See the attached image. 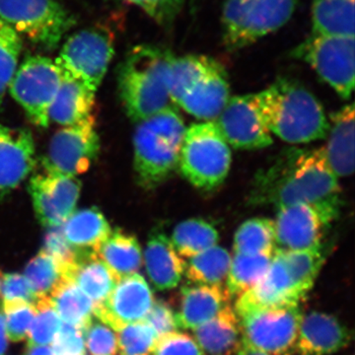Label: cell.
Returning a JSON list of instances; mask_svg holds the SVG:
<instances>
[{
	"instance_id": "c3c4849f",
	"label": "cell",
	"mask_w": 355,
	"mask_h": 355,
	"mask_svg": "<svg viewBox=\"0 0 355 355\" xmlns=\"http://www.w3.org/2000/svg\"><path fill=\"white\" fill-rule=\"evenodd\" d=\"M144 321L156 331L159 338L176 331L178 329L176 313L164 301H154L153 308Z\"/></svg>"
},
{
	"instance_id": "f1b7e54d",
	"label": "cell",
	"mask_w": 355,
	"mask_h": 355,
	"mask_svg": "<svg viewBox=\"0 0 355 355\" xmlns=\"http://www.w3.org/2000/svg\"><path fill=\"white\" fill-rule=\"evenodd\" d=\"M50 299L58 317L65 324L80 329L84 333L92 323L94 304L73 280L64 277L51 292Z\"/></svg>"
},
{
	"instance_id": "b9f144b4",
	"label": "cell",
	"mask_w": 355,
	"mask_h": 355,
	"mask_svg": "<svg viewBox=\"0 0 355 355\" xmlns=\"http://www.w3.org/2000/svg\"><path fill=\"white\" fill-rule=\"evenodd\" d=\"M46 254H50L60 268H62L64 277L71 270L72 266L76 263L78 252L73 247L70 246L69 242L64 238L62 233V226L49 228L44 240V248L43 250Z\"/></svg>"
},
{
	"instance_id": "9a60e30c",
	"label": "cell",
	"mask_w": 355,
	"mask_h": 355,
	"mask_svg": "<svg viewBox=\"0 0 355 355\" xmlns=\"http://www.w3.org/2000/svg\"><path fill=\"white\" fill-rule=\"evenodd\" d=\"M37 219L46 228L62 226L76 211L81 193L76 177L35 175L28 186Z\"/></svg>"
},
{
	"instance_id": "5b68a950",
	"label": "cell",
	"mask_w": 355,
	"mask_h": 355,
	"mask_svg": "<svg viewBox=\"0 0 355 355\" xmlns=\"http://www.w3.org/2000/svg\"><path fill=\"white\" fill-rule=\"evenodd\" d=\"M232 153L214 121L193 123L186 128L178 168L195 188L214 191L227 178Z\"/></svg>"
},
{
	"instance_id": "bcb514c9",
	"label": "cell",
	"mask_w": 355,
	"mask_h": 355,
	"mask_svg": "<svg viewBox=\"0 0 355 355\" xmlns=\"http://www.w3.org/2000/svg\"><path fill=\"white\" fill-rule=\"evenodd\" d=\"M51 349L55 355H85L83 331L64 324L53 340Z\"/></svg>"
},
{
	"instance_id": "3957f363",
	"label": "cell",
	"mask_w": 355,
	"mask_h": 355,
	"mask_svg": "<svg viewBox=\"0 0 355 355\" xmlns=\"http://www.w3.org/2000/svg\"><path fill=\"white\" fill-rule=\"evenodd\" d=\"M174 53L153 44H139L118 69V89L128 118L139 123L171 106L168 73Z\"/></svg>"
},
{
	"instance_id": "44dd1931",
	"label": "cell",
	"mask_w": 355,
	"mask_h": 355,
	"mask_svg": "<svg viewBox=\"0 0 355 355\" xmlns=\"http://www.w3.org/2000/svg\"><path fill=\"white\" fill-rule=\"evenodd\" d=\"M230 299L223 287L187 284L181 289V305L176 313L178 328L195 330L214 319L229 305Z\"/></svg>"
},
{
	"instance_id": "ab89813d",
	"label": "cell",
	"mask_w": 355,
	"mask_h": 355,
	"mask_svg": "<svg viewBox=\"0 0 355 355\" xmlns=\"http://www.w3.org/2000/svg\"><path fill=\"white\" fill-rule=\"evenodd\" d=\"M121 355H150L159 336L146 321L128 324L116 331Z\"/></svg>"
},
{
	"instance_id": "60d3db41",
	"label": "cell",
	"mask_w": 355,
	"mask_h": 355,
	"mask_svg": "<svg viewBox=\"0 0 355 355\" xmlns=\"http://www.w3.org/2000/svg\"><path fill=\"white\" fill-rule=\"evenodd\" d=\"M3 310L6 315L4 321L7 338L12 342L24 340L36 316L34 304L27 302H3Z\"/></svg>"
},
{
	"instance_id": "681fc988",
	"label": "cell",
	"mask_w": 355,
	"mask_h": 355,
	"mask_svg": "<svg viewBox=\"0 0 355 355\" xmlns=\"http://www.w3.org/2000/svg\"><path fill=\"white\" fill-rule=\"evenodd\" d=\"M7 336L6 331V321L0 313V355L6 354L7 347Z\"/></svg>"
},
{
	"instance_id": "cb8c5ba5",
	"label": "cell",
	"mask_w": 355,
	"mask_h": 355,
	"mask_svg": "<svg viewBox=\"0 0 355 355\" xmlns=\"http://www.w3.org/2000/svg\"><path fill=\"white\" fill-rule=\"evenodd\" d=\"M205 355H235L241 345V328L234 309L226 306L207 323L193 330Z\"/></svg>"
},
{
	"instance_id": "f907efd6",
	"label": "cell",
	"mask_w": 355,
	"mask_h": 355,
	"mask_svg": "<svg viewBox=\"0 0 355 355\" xmlns=\"http://www.w3.org/2000/svg\"><path fill=\"white\" fill-rule=\"evenodd\" d=\"M235 355H275L270 354H266V352H261V350H257L251 349V347H247V345H240L239 349L236 352Z\"/></svg>"
},
{
	"instance_id": "ffe728a7",
	"label": "cell",
	"mask_w": 355,
	"mask_h": 355,
	"mask_svg": "<svg viewBox=\"0 0 355 355\" xmlns=\"http://www.w3.org/2000/svg\"><path fill=\"white\" fill-rule=\"evenodd\" d=\"M229 99L227 73L223 65L219 64L193 84L177 105L198 120L214 121Z\"/></svg>"
},
{
	"instance_id": "5bb4252c",
	"label": "cell",
	"mask_w": 355,
	"mask_h": 355,
	"mask_svg": "<svg viewBox=\"0 0 355 355\" xmlns=\"http://www.w3.org/2000/svg\"><path fill=\"white\" fill-rule=\"evenodd\" d=\"M214 123L233 148L257 150L272 144V135L266 127L254 94L230 97Z\"/></svg>"
},
{
	"instance_id": "e575fe53",
	"label": "cell",
	"mask_w": 355,
	"mask_h": 355,
	"mask_svg": "<svg viewBox=\"0 0 355 355\" xmlns=\"http://www.w3.org/2000/svg\"><path fill=\"white\" fill-rule=\"evenodd\" d=\"M233 249L235 254L247 256L272 254L275 251V223L266 217L245 221L236 231Z\"/></svg>"
},
{
	"instance_id": "8992f818",
	"label": "cell",
	"mask_w": 355,
	"mask_h": 355,
	"mask_svg": "<svg viewBox=\"0 0 355 355\" xmlns=\"http://www.w3.org/2000/svg\"><path fill=\"white\" fill-rule=\"evenodd\" d=\"M299 0H224L222 39L228 51L247 48L291 19Z\"/></svg>"
},
{
	"instance_id": "ba28073f",
	"label": "cell",
	"mask_w": 355,
	"mask_h": 355,
	"mask_svg": "<svg viewBox=\"0 0 355 355\" xmlns=\"http://www.w3.org/2000/svg\"><path fill=\"white\" fill-rule=\"evenodd\" d=\"M340 200L298 203L277 209L275 250L305 251L322 249L327 230L340 214Z\"/></svg>"
},
{
	"instance_id": "7dc6e473",
	"label": "cell",
	"mask_w": 355,
	"mask_h": 355,
	"mask_svg": "<svg viewBox=\"0 0 355 355\" xmlns=\"http://www.w3.org/2000/svg\"><path fill=\"white\" fill-rule=\"evenodd\" d=\"M3 302H27L34 304L37 298L29 282L16 273L6 275L1 284Z\"/></svg>"
},
{
	"instance_id": "30bf717a",
	"label": "cell",
	"mask_w": 355,
	"mask_h": 355,
	"mask_svg": "<svg viewBox=\"0 0 355 355\" xmlns=\"http://www.w3.org/2000/svg\"><path fill=\"white\" fill-rule=\"evenodd\" d=\"M62 69L51 58L34 55L25 58L8 87L13 99L24 109L29 120L48 128L49 111L62 79Z\"/></svg>"
},
{
	"instance_id": "7a4b0ae2",
	"label": "cell",
	"mask_w": 355,
	"mask_h": 355,
	"mask_svg": "<svg viewBox=\"0 0 355 355\" xmlns=\"http://www.w3.org/2000/svg\"><path fill=\"white\" fill-rule=\"evenodd\" d=\"M254 96L270 133L287 144H309L328 135L323 106L299 81L282 77Z\"/></svg>"
},
{
	"instance_id": "4fadbf2b",
	"label": "cell",
	"mask_w": 355,
	"mask_h": 355,
	"mask_svg": "<svg viewBox=\"0 0 355 355\" xmlns=\"http://www.w3.org/2000/svg\"><path fill=\"white\" fill-rule=\"evenodd\" d=\"M99 151V135L91 114L55 133L42 163L49 174L76 177L88 171Z\"/></svg>"
},
{
	"instance_id": "1f68e13d",
	"label": "cell",
	"mask_w": 355,
	"mask_h": 355,
	"mask_svg": "<svg viewBox=\"0 0 355 355\" xmlns=\"http://www.w3.org/2000/svg\"><path fill=\"white\" fill-rule=\"evenodd\" d=\"M219 64L207 55H174L168 73V91L172 105H177L193 84Z\"/></svg>"
},
{
	"instance_id": "7402d4cb",
	"label": "cell",
	"mask_w": 355,
	"mask_h": 355,
	"mask_svg": "<svg viewBox=\"0 0 355 355\" xmlns=\"http://www.w3.org/2000/svg\"><path fill=\"white\" fill-rule=\"evenodd\" d=\"M144 261L147 275L157 291H169L181 282L186 261L177 253L171 240L155 229L147 241Z\"/></svg>"
},
{
	"instance_id": "2e32d148",
	"label": "cell",
	"mask_w": 355,
	"mask_h": 355,
	"mask_svg": "<svg viewBox=\"0 0 355 355\" xmlns=\"http://www.w3.org/2000/svg\"><path fill=\"white\" fill-rule=\"evenodd\" d=\"M153 303V293L146 280L133 273L119 280L108 298L94 307V316L119 331L128 324L144 321Z\"/></svg>"
},
{
	"instance_id": "8fae6325",
	"label": "cell",
	"mask_w": 355,
	"mask_h": 355,
	"mask_svg": "<svg viewBox=\"0 0 355 355\" xmlns=\"http://www.w3.org/2000/svg\"><path fill=\"white\" fill-rule=\"evenodd\" d=\"M114 53L111 32L92 27L70 36L55 62L70 76L96 92L106 76Z\"/></svg>"
},
{
	"instance_id": "4dcf8cb0",
	"label": "cell",
	"mask_w": 355,
	"mask_h": 355,
	"mask_svg": "<svg viewBox=\"0 0 355 355\" xmlns=\"http://www.w3.org/2000/svg\"><path fill=\"white\" fill-rule=\"evenodd\" d=\"M232 256L224 248L216 246L189 259L184 275L190 284L220 286L226 284Z\"/></svg>"
},
{
	"instance_id": "f546056e",
	"label": "cell",
	"mask_w": 355,
	"mask_h": 355,
	"mask_svg": "<svg viewBox=\"0 0 355 355\" xmlns=\"http://www.w3.org/2000/svg\"><path fill=\"white\" fill-rule=\"evenodd\" d=\"M354 0H313L312 33L354 37Z\"/></svg>"
},
{
	"instance_id": "f5cc1de1",
	"label": "cell",
	"mask_w": 355,
	"mask_h": 355,
	"mask_svg": "<svg viewBox=\"0 0 355 355\" xmlns=\"http://www.w3.org/2000/svg\"><path fill=\"white\" fill-rule=\"evenodd\" d=\"M0 289H1V277H0Z\"/></svg>"
},
{
	"instance_id": "8d00e7d4",
	"label": "cell",
	"mask_w": 355,
	"mask_h": 355,
	"mask_svg": "<svg viewBox=\"0 0 355 355\" xmlns=\"http://www.w3.org/2000/svg\"><path fill=\"white\" fill-rule=\"evenodd\" d=\"M25 277L29 282L37 299L50 298L51 292L64 279V273L50 254L41 251L28 263Z\"/></svg>"
},
{
	"instance_id": "f6af8a7d",
	"label": "cell",
	"mask_w": 355,
	"mask_h": 355,
	"mask_svg": "<svg viewBox=\"0 0 355 355\" xmlns=\"http://www.w3.org/2000/svg\"><path fill=\"white\" fill-rule=\"evenodd\" d=\"M141 8L159 24H171L179 14L184 0H125Z\"/></svg>"
},
{
	"instance_id": "d4e9b609",
	"label": "cell",
	"mask_w": 355,
	"mask_h": 355,
	"mask_svg": "<svg viewBox=\"0 0 355 355\" xmlns=\"http://www.w3.org/2000/svg\"><path fill=\"white\" fill-rule=\"evenodd\" d=\"M62 79L49 111V121L69 127L91 116L95 92L62 70Z\"/></svg>"
},
{
	"instance_id": "6da1fadb",
	"label": "cell",
	"mask_w": 355,
	"mask_h": 355,
	"mask_svg": "<svg viewBox=\"0 0 355 355\" xmlns=\"http://www.w3.org/2000/svg\"><path fill=\"white\" fill-rule=\"evenodd\" d=\"M338 178L331 171L323 149H286L257 173L248 196L253 207L277 209L298 203L340 200Z\"/></svg>"
},
{
	"instance_id": "7bdbcfd3",
	"label": "cell",
	"mask_w": 355,
	"mask_h": 355,
	"mask_svg": "<svg viewBox=\"0 0 355 355\" xmlns=\"http://www.w3.org/2000/svg\"><path fill=\"white\" fill-rule=\"evenodd\" d=\"M153 355H205L193 336L181 331L161 336L154 347Z\"/></svg>"
},
{
	"instance_id": "52a82bcc",
	"label": "cell",
	"mask_w": 355,
	"mask_h": 355,
	"mask_svg": "<svg viewBox=\"0 0 355 355\" xmlns=\"http://www.w3.org/2000/svg\"><path fill=\"white\" fill-rule=\"evenodd\" d=\"M354 37L311 33L291 55L309 64L343 99H349L354 88Z\"/></svg>"
},
{
	"instance_id": "74e56055",
	"label": "cell",
	"mask_w": 355,
	"mask_h": 355,
	"mask_svg": "<svg viewBox=\"0 0 355 355\" xmlns=\"http://www.w3.org/2000/svg\"><path fill=\"white\" fill-rule=\"evenodd\" d=\"M22 51V40L17 32L0 19V108L3 103L7 87L17 70Z\"/></svg>"
},
{
	"instance_id": "4316f807",
	"label": "cell",
	"mask_w": 355,
	"mask_h": 355,
	"mask_svg": "<svg viewBox=\"0 0 355 355\" xmlns=\"http://www.w3.org/2000/svg\"><path fill=\"white\" fill-rule=\"evenodd\" d=\"M62 229L70 246L77 251L95 253L112 233L106 217L95 207L76 210L62 224Z\"/></svg>"
},
{
	"instance_id": "e0dca14e",
	"label": "cell",
	"mask_w": 355,
	"mask_h": 355,
	"mask_svg": "<svg viewBox=\"0 0 355 355\" xmlns=\"http://www.w3.org/2000/svg\"><path fill=\"white\" fill-rule=\"evenodd\" d=\"M36 166L31 132L0 123V202L27 179Z\"/></svg>"
},
{
	"instance_id": "277c9868",
	"label": "cell",
	"mask_w": 355,
	"mask_h": 355,
	"mask_svg": "<svg viewBox=\"0 0 355 355\" xmlns=\"http://www.w3.org/2000/svg\"><path fill=\"white\" fill-rule=\"evenodd\" d=\"M186 125L174 106L137 123L133 135V166L137 183L153 190L178 168Z\"/></svg>"
},
{
	"instance_id": "816d5d0a",
	"label": "cell",
	"mask_w": 355,
	"mask_h": 355,
	"mask_svg": "<svg viewBox=\"0 0 355 355\" xmlns=\"http://www.w3.org/2000/svg\"><path fill=\"white\" fill-rule=\"evenodd\" d=\"M27 355H55L51 347H30Z\"/></svg>"
},
{
	"instance_id": "9c48e42d",
	"label": "cell",
	"mask_w": 355,
	"mask_h": 355,
	"mask_svg": "<svg viewBox=\"0 0 355 355\" xmlns=\"http://www.w3.org/2000/svg\"><path fill=\"white\" fill-rule=\"evenodd\" d=\"M0 19L46 49H55L76 24L73 16L55 0H0Z\"/></svg>"
},
{
	"instance_id": "d6986e66",
	"label": "cell",
	"mask_w": 355,
	"mask_h": 355,
	"mask_svg": "<svg viewBox=\"0 0 355 355\" xmlns=\"http://www.w3.org/2000/svg\"><path fill=\"white\" fill-rule=\"evenodd\" d=\"M352 331L333 315L311 312L303 315L296 347L303 355H328L345 349Z\"/></svg>"
},
{
	"instance_id": "d590c367",
	"label": "cell",
	"mask_w": 355,
	"mask_h": 355,
	"mask_svg": "<svg viewBox=\"0 0 355 355\" xmlns=\"http://www.w3.org/2000/svg\"><path fill=\"white\" fill-rule=\"evenodd\" d=\"M279 251L286 263L287 270L296 291L304 298L314 286L324 261L323 248L305 251Z\"/></svg>"
},
{
	"instance_id": "ac0fdd59",
	"label": "cell",
	"mask_w": 355,
	"mask_h": 355,
	"mask_svg": "<svg viewBox=\"0 0 355 355\" xmlns=\"http://www.w3.org/2000/svg\"><path fill=\"white\" fill-rule=\"evenodd\" d=\"M302 299L294 287L282 254L275 250L265 277L238 297L234 311L240 316L252 311L299 305Z\"/></svg>"
},
{
	"instance_id": "7c38bea8",
	"label": "cell",
	"mask_w": 355,
	"mask_h": 355,
	"mask_svg": "<svg viewBox=\"0 0 355 355\" xmlns=\"http://www.w3.org/2000/svg\"><path fill=\"white\" fill-rule=\"evenodd\" d=\"M302 316L299 305L240 315L241 343L266 354L291 355L296 347Z\"/></svg>"
},
{
	"instance_id": "f35d334b",
	"label": "cell",
	"mask_w": 355,
	"mask_h": 355,
	"mask_svg": "<svg viewBox=\"0 0 355 355\" xmlns=\"http://www.w3.org/2000/svg\"><path fill=\"white\" fill-rule=\"evenodd\" d=\"M36 316L29 331V347H44L53 343L60 330V318L50 298H39L34 303Z\"/></svg>"
},
{
	"instance_id": "83f0119b",
	"label": "cell",
	"mask_w": 355,
	"mask_h": 355,
	"mask_svg": "<svg viewBox=\"0 0 355 355\" xmlns=\"http://www.w3.org/2000/svg\"><path fill=\"white\" fill-rule=\"evenodd\" d=\"M96 254L119 279L139 272L142 263L141 248L137 238L121 230L112 231Z\"/></svg>"
},
{
	"instance_id": "484cf974",
	"label": "cell",
	"mask_w": 355,
	"mask_h": 355,
	"mask_svg": "<svg viewBox=\"0 0 355 355\" xmlns=\"http://www.w3.org/2000/svg\"><path fill=\"white\" fill-rule=\"evenodd\" d=\"M65 277L76 282L79 289L92 301L94 307L108 298L120 280L98 258L95 252L79 251L76 263Z\"/></svg>"
},
{
	"instance_id": "d6a6232c",
	"label": "cell",
	"mask_w": 355,
	"mask_h": 355,
	"mask_svg": "<svg viewBox=\"0 0 355 355\" xmlns=\"http://www.w3.org/2000/svg\"><path fill=\"white\" fill-rule=\"evenodd\" d=\"M170 240L180 256L191 259L216 246L219 233L209 221L191 218L178 224Z\"/></svg>"
},
{
	"instance_id": "836d02e7",
	"label": "cell",
	"mask_w": 355,
	"mask_h": 355,
	"mask_svg": "<svg viewBox=\"0 0 355 355\" xmlns=\"http://www.w3.org/2000/svg\"><path fill=\"white\" fill-rule=\"evenodd\" d=\"M273 254L256 256L235 254L231 261L225 284L229 295L239 297L257 286L268 272Z\"/></svg>"
},
{
	"instance_id": "ee69618b",
	"label": "cell",
	"mask_w": 355,
	"mask_h": 355,
	"mask_svg": "<svg viewBox=\"0 0 355 355\" xmlns=\"http://www.w3.org/2000/svg\"><path fill=\"white\" fill-rule=\"evenodd\" d=\"M84 338L92 355H116L118 352L116 336L104 324L92 321L84 331Z\"/></svg>"
},
{
	"instance_id": "603a6c76",
	"label": "cell",
	"mask_w": 355,
	"mask_h": 355,
	"mask_svg": "<svg viewBox=\"0 0 355 355\" xmlns=\"http://www.w3.org/2000/svg\"><path fill=\"white\" fill-rule=\"evenodd\" d=\"M328 141L322 147L336 177H349L354 170V106L347 105L331 116Z\"/></svg>"
}]
</instances>
